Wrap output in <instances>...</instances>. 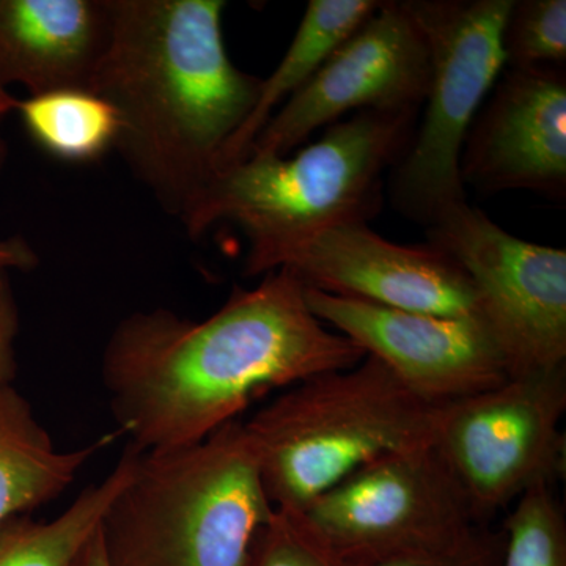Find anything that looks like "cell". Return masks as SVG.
<instances>
[{
  "instance_id": "8992f818",
  "label": "cell",
  "mask_w": 566,
  "mask_h": 566,
  "mask_svg": "<svg viewBox=\"0 0 566 566\" xmlns=\"http://www.w3.org/2000/svg\"><path fill=\"white\" fill-rule=\"evenodd\" d=\"M430 52L422 125L390 175L395 210L431 227L468 202L461 153L476 114L505 69L513 0H405Z\"/></svg>"
},
{
  "instance_id": "44dd1931",
  "label": "cell",
  "mask_w": 566,
  "mask_h": 566,
  "mask_svg": "<svg viewBox=\"0 0 566 566\" xmlns=\"http://www.w3.org/2000/svg\"><path fill=\"white\" fill-rule=\"evenodd\" d=\"M241 566H349L331 549L301 513L274 510L253 535Z\"/></svg>"
},
{
  "instance_id": "30bf717a",
  "label": "cell",
  "mask_w": 566,
  "mask_h": 566,
  "mask_svg": "<svg viewBox=\"0 0 566 566\" xmlns=\"http://www.w3.org/2000/svg\"><path fill=\"white\" fill-rule=\"evenodd\" d=\"M430 74L427 40L405 0L381 2L279 107L248 156H289L349 112L420 111Z\"/></svg>"
},
{
  "instance_id": "277c9868",
  "label": "cell",
  "mask_w": 566,
  "mask_h": 566,
  "mask_svg": "<svg viewBox=\"0 0 566 566\" xmlns=\"http://www.w3.org/2000/svg\"><path fill=\"white\" fill-rule=\"evenodd\" d=\"M244 422L196 444L142 450L99 524L107 566H241L274 513Z\"/></svg>"
},
{
  "instance_id": "2e32d148",
  "label": "cell",
  "mask_w": 566,
  "mask_h": 566,
  "mask_svg": "<svg viewBox=\"0 0 566 566\" xmlns=\"http://www.w3.org/2000/svg\"><path fill=\"white\" fill-rule=\"evenodd\" d=\"M375 0H311L289 50L273 74L262 80L248 120L227 145L221 170L243 161L268 120L318 71L326 59L378 9Z\"/></svg>"
},
{
  "instance_id": "4fadbf2b",
  "label": "cell",
  "mask_w": 566,
  "mask_h": 566,
  "mask_svg": "<svg viewBox=\"0 0 566 566\" xmlns=\"http://www.w3.org/2000/svg\"><path fill=\"white\" fill-rule=\"evenodd\" d=\"M476 114L461 177L480 192L566 196V77L560 66L509 69Z\"/></svg>"
},
{
  "instance_id": "6da1fadb",
  "label": "cell",
  "mask_w": 566,
  "mask_h": 566,
  "mask_svg": "<svg viewBox=\"0 0 566 566\" xmlns=\"http://www.w3.org/2000/svg\"><path fill=\"white\" fill-rule=\"evenodd\" d=\"M364 357L312 314L296 275L275 270L202 322L169 308L126 316L104 346L102 376L120 433L150 452L203 441L271 390Z\"/></svg>"
},
{
  "instance_id": "7a4b0ae2",
  "label": "cell",
  "mask_w": 566,
  "mask_h": 566,
  "mask_svg": "<svg viewBox=\"0 0 566 566\" xmlns=\"http://www.w3.org/2000/svg\"><path fill=\"white\" fill-rule=\"evenodd\" d=\"M222 0H112L92 92L117 118L114 148L164 211L188 214L221 169L262 80L223 41Z\"/></svg>"
},
{
  "instance_id": "cb8c5ba5",
  "label": "cell",
  "mask_w": 566,
  "mask_h": 566,
  "mask_svg": "<svg viewBox=\"0 0 566 566\" xmlns=\"http://www.w3.org/2000/svg\"><path fill=\"white\" fill-rule=\"evenodd\" d=\"M40 264L39 253L22 237H9L0 240V270L29 271Z\"/></svg>"
},
{
  "instance_id": "5bb4252c",
  "label": "cell",
  "mask_w": 566,
  "mask_h": 566,
  "mask_svg": "<svg viewBox=\"0 0 566 566\" xmlns=\"http://www.w3.org/2000/svg\"><path fill=\"white\" fill-rule=\"evenodd\" d=\"M111 32L112 0H0V84L92 92Z\"/></svg>"
},
{
  "instance_id": "3957f363",
  "label": "cell",
  "mask_w": 566,
  "mask_h": 566,
  "mask_svg": "<svg viewBox=\"0 0 566 566\" xmlns=\"http://www.w3.org/2000/svg\"><path fill=\"white\" fill-rule=\"evenodd\" d=\"M419 111H360L294 156H248L221 170L181 219L191 240L230 222L248 238L244 275L283 245L318 230L368 222L385 174L408 150Z\"/></svg>"
},
{
  "instance_id": "ffe728a7",
  "label": "cell",
  "mask_w": 566,
  "mask_h": 566,
  "mask_svg": "<svg viewBox=\"0 0 566 566\" xmlns=\"http://www.w3.org/2000/svg\"><path fill=\"white\" fill-rule=\"evenodd\" d=\"M504 51L509 69L560 66L566 61L565 0H513Z\"/></svg>"
},
{
  "instance_id": "e0dca14e",
  "label": "cell",
  "mask_w": 566,
  "mask_h": 566,
  "mask_svg": "<svg viewBox=\"0 0 566 566\" xmlns=\"http://www.w3.org/2000/svg\"><path fill=\"white\" fill-rule=\"evenodd\" d=\"M140 453V449L129 444L111 474L85 488L54 520L35 521L24 515L3 524L0 566H73L98 531L115 495L132 479Z\"/></svg>"
},
{
  "instance_id": "484cf974",
  "label": "cell",
  "mask_w": 566,
  "mask_h": 566,
  "mask_svg": "<svg viewBox=\"0 0 566 566\" xmlns=\"http://www.w3.org/2000/svg\"><path fill=\"white\" fill-rule=\"evenodd\" d=\"M18 103H20V99L11 96V93L7 91V87H3V85L0 84V172H2L3 166H6L7 161V145L2 137L3 120H6L7 115L17 111Z\"/></svg>"
},
{
  "instance_id": "ba28073f",
  "label": "cell",
  "mask_w": 566,
  "mask_h": 566,
  "mask_svg": "<svg viewBox=\"0 0 566 566\" xmlns=\"http://www.w3.org/2000/svg\"><path fill=\"white\" fill-rule=\"evenodd\" d=\"M301 515L349 566L446 549L485 526L433 446L363 465Z\"/></svg>"
},
{
  "instance_id": "d6986e66",
  "label": "cell",
  "mask_w": 566,
  "mask_h": 566,
  "mask_svg": "<svg viewBox=\"0 0 566 566\" xmlns=\"http://www.w3.org/2000/svg\"><path fill=\"white\" fill-rule=\"evenodd\" d=\"M501 534L499 566H566V520L553 486H535L517 499Z\"/></svg>"
},
{
  "instance_id": "7c38bea8",
  "label": "cell",
  "mask_w": 566,
  "mask_h": 566,
  "mask_svg": "<svg viewBox=\"0 0 566 566\" xmlns=\"http://www.w3.org/2000/svg\"><path fill=\"white\" fill-rule=\"evenodd\" d=\"M275 270H289L307 289L334 296L480 318L474 286L444 249L392 243L367 222L340 223L283 245L260 275Z\"/></svg>"
},
{
  "instance_id": "ac0fdd59",
  "label": "cell",
  "mask_w": 566,
  "mask_h": 566,
  "mask_svg": "<svg viewBox=\"0 0 566 566\" xmlns=\"http://www.w3.org/2000/svg\"><path fill=\"white\" fill-rule=\"evenodd\" d=\"M22 123L40 148L69 163H91L114 148L117 118L102 96L59 91L18 103Z\"/></svg>"
},
{
  "instance_id": "9a60e30c",
  "label": "cell",
  "mask_w": 566,
  "mask_h": 566,
  "mask_svg": "<svg viewBox=\"0 0 566 566\" xmlns=\"http://www.w3.org/2000/svg\"><path fill=\"white\" fill-rule=\"evenodd\" d=\"M112 441L61 450L14 386L0 387V527L55 501Z\"/></svg>"
},
{
  "instance_id": "7402d4cb",
  "label": "cell",
  "mask_w": 566,
  "mask_h": 566,
  "mask_svg": "<svg viewBox=\"0 0 566 566\" xmlns=\"http://www.w3.org/2000/svg\"><path fill=\"white\" fill-rule=\"evenodd\" d=\"M502 554L501 532L485 526L476 527L468 538L455 546L431 553L395 557L376 566H499Z\"/></svg>"
},
{
  "instance_id": "5b68a950",
  "label": "cell",
  "mask_w": 566,
  "mask_h": 566,
  "mask_svg": "<svg viewBox=\"0 0 566 566\" xmlns=\"http://www.w3.org/2000/svg\"><path fill=\"white\" fill-rule=\"evenodd\" d=\"M444 408L365 356L289 387L244 427L271 504L301 513L363 465L433 446Z\"/></svg>"
},
{
  "instance_id": "603a6c76",
  "label": "cell",
  "mask_w": 566,
  "mask_h": 566,
  "mask_svg": "<svg viewBox=\"0 0 566 566\" xmlns=\"http://www.w3.org/2000/svg\"><path fill=\"white\" fill-rule=\"evenodd\" d=\"M20 307L9 270H0V387L13 386L18 375L17 338Z\"/></svg>"
},
{
  "instance_id": "8fae6325",
  "label": "cell",
  "mask_w": 566,
  "mask_h": 566,
  "mask_svg": "<svg viewBox=\"0 0 566 566\" xmlns=\"http://www.w3.org/2000/svg\"><path fill=\"white\" fill-rule=\"evenodd\" d=\"M312 314L381 360L406 387L449 406L510 379L501 348L479 316L401 311L304 286Z\"/></svg>"
},
{
  "instance_id": "9c48e42d",
  "label": "cell",
  "mask_w": 566,
  "mask_h": 566,
  "mask_svg": "<svg viewBox=\"0 0 566 566\" xmlns=\"http://www.w3.org/2000/svg\"><path fill=\"white\" fill-rule=\"evenodd\" d=\"M468 274L510 378L566 367V251L528 243L468 202L428 227Z\"/></svg>"
},
{
  "instance_id": "d4e9b609",
  "label": "cell",
  "mask_w": 566,
  "mask_h": 566,
  "mask_svg": "<svg viewBox=\"0 0 566 566\" xmlns=\"http://www.w3.org/2000/svg\"><path fill=\"white\" fill-rule=\"evenodd\" d=\"M73 566H107L99 527L92 536L91 542L81 551L80 557L76 558Z\"/></svg>"
},
{
  "instance_id": "52a82bcc",
  "label": "cell",
  "mask_w": 566,
  "mask_h": 566,
  "mask_svg": "<svg viewBox=\"0 0 566 566\" xmlns=\"http://www.w3.org/2000/svg\"><path fill=\"white\" fill-rule=\"evenodd\" d=\"M565 412L566 367L506 379L442 409L433 447L479 523L564 476Z\"/></svg>"
}]
</instances>
